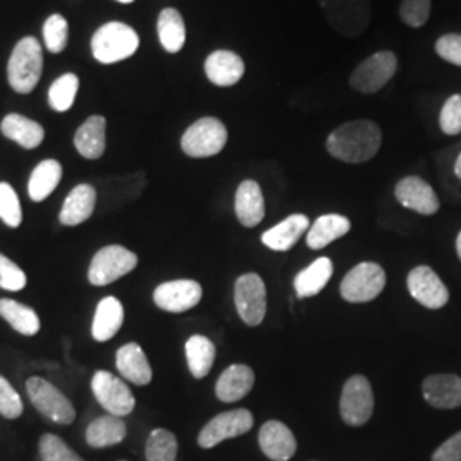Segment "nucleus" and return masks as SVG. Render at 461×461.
Returning a JSON list of instances; mask_svg holds the SVG:
<instances>
[{"label": "nucleus", "instance_id": "1", "mask_svg": "<svg viewBox=\"0 0 461 461\" xmlns=\"http://www.w3.org/2000/svg\"><path fill=\"white\" fill-rule=\"evenodd\" d=\"M383 142L381 129L371 120L347 122L330 133L327 150L339 161L348 165H361L371 161Z\"/></svg>", "mask_w": 461, "mask_h": 461}, {"label": "nucleus", "instance_id": "2", "mask_svg": "<svg viewBox=\"0 0 461 461\" xmlns=\"http://www.w3.org/2000/svg\"><path fill=\"white\" fill-rule=\"evenodd\" d=\"M41 72H43V53H41L40 41L33 36L23 38L9 59V66H7L9 84L17 93L28 95L36 87V84L41 77Z\"/></svg>", "mask_w": 461, "mask_h": 461}, {"label": "nucleus", "instance_id": "3", "mask_svg": "<svg viewBox=\"0 0 461 461\" xmlns=\"http://www.w3.org/2000/svg\"><path fill=\"white\" fill-rule=\"evenodd\" d=\"M140 45L139 34L129 24L108 23L91 40L95 59L101 64H116L132 57Z\"/></svg>", "mask_w": 461, "mask_h": 461}, {"label": "nucleus", "instance_id": "4", "mask_svg": "<svg viewBox=\"0 0 461 461\" xmlns=\"http://www.w3.org/2000/svg\"><path fill=\"white\" fill-rule=\"evenodd\" d=\"M26 390L34 409L55 424L68 426L76 420V409L55 384L40 376L26 381Z\"/></svg>", "mask_w": 461, "mask_h": 461}, {"label": "nucleus", "instance_id": "5", "mask_svg": "<svg viewBox=\"0 0 461 461\" xmlns=\"http://www.w3.org/2000/svg\"><path fill=\"white\" fill-rule=\"evenodd\" d=\"M330 26L348 38L367 30L371 21V0H318Z\"/></svg>", "mask_w": 461, "mask_h": 461}, {"label": "nucleus", "instance_id": "6", "mask_svg": "<svg viewBox=\"0 0 461 461\" xmlns=\"http://www.w3.org/2000/svg\"><path fill=\"white\" fill-rule=\"evenodd\" d=\"M228 129L214 116L200 118L183 133V152L190 158H211L226 148Z\"/></svg>", "mask_w": 461, "mask_h": 461}, {"label": "nucleus", "instance_id": "7", "mask_svg": "<svg viewBox=\"0 0 461 461\" xmlns=\"http://www.w3.org/2000/svg\"><path fill=\"white\" fill-rule=\"evenodd\" d=\"M139 264L137 255L120 245L101 248L89 265L87 279L93 285H108L131 274Z\"/></svg>", "mask_w": 461, "mask_h": 461}, {"label": "nucleus", "instance_id": "8", "mask_svg": "<svg viewBox=\"0 0 461 461\" xmlns=\"http://www.w3.org/2000/svg\"><path fill=\"white\" fill-rule=\"evenodd\" d=\"M375 412V395L371 383L363 375L347 379L340 396V417L350 428L367 424Z\"/></svg>", "mask_w": 461, "mask_h": 461}, {"label": "nucleus", "instance_id": "9", "mask_svg": "<svg viewBox=\"0 0 461 461\" xmlns=\"http://www.w3.org/2000/svg\"><path fill=\"white\" fill-rule=\"evenodd\" d=\"M386 285V274L383 267L375 262L356 265L340 284V296L347 303H369L383 293Z\"/></svg>", "mask_w": 461, "mask_h": 461}, {"label": "nucleus", "instance_id": "10", "mask_svg": "<svg viewBox=\"0 0 461 461\" xmlns=\"http://www.w3.org/2000/svg\"><path fill=\"white\" fill-rule=\"evenodd\" d=\"M398 60L395 53L383 50L369 59H366L350 76V86L352 89L363 93V95H373L383 89L386 84L392 81L396 74Z\"/></svg>", "mask_w": 461, "mask_h": 461}, {"label": "nucleus", "instance_id": "11", "mask_svg": "<svg viewBox=\"0 0 461 461\" xmlns=\"http://www.w3.org/2000/svg\"><path fill=\"white\" fill-rule=\"evenodd\" d=\"M234 304L248 327L262 325L267 314V289L258 274H245L236 280Z\"/></svg>", "mask_w": 461, "mask_h": 461}, {"label": "nucleus", "instance_id": "12", "mask_svg": "<svg viewBox=\"0 0 461 461\" xmlns=\"http://www.w3.org/2000/svg\"><path fill=\"white\" fill-rule=\"evenodd\" d=\"M91 390L99 405L112 415L125 417L131 415L135 409V396L131 388L125 384V381H122L108 371L95 373L91 381Z\"/></svg>", "mask_w": 461, "mask_h": 461}, {"label": "nucleus", "instance_id": "13", "mask_svg": "<svg viewBox=\"0 0 461 461\" xmlns=\"http://www.w3.org/2000/svg\"><path fill=\"white\" fill-rule=\"evenodd\" d=\"M253 415L247 409H234L215 415L198 434V446L211 449L226 439L247 434L253 428Z\"/></svg>", "mask_w": 461, "mask_h": 461}, {"label": "nucleus", "instance_id": "14", "mask_svg": "<svg viewBox=\"0 0 461 461\" xmlns=\"http://www.w3.org/2000/svg\"><path fill=\"white\" fill-rule=\"evenodd\" d=\"M407 289L419 304L429 310H441L449 301V291L445 282L428 265L413 268L407 277Z\"/></svg>", "mask_w": 461, "mask_h": 461}, {"label": "nucleus", "instance_id": "15", "mask_svg": "<svg viewBox=\"0 0 461 461\" xmlns=\"http://www.w3.org/2000/svg\"><path fill=\"white\" fill-rule=\"evenodd\" d=\"M154 303L167 313H185L195 308L202 299V285L197 280H169L156 287Z\"/></svg>", "mask_w": 461, "mask_h": 461}, {"label": "nucleus", "instance_id": "16", "mask_svg": "<svg viewBox=\"0 0 461 461\" xmlns=\"http://www.w3.org/2000/svg\"><path fill=\"white\" fill-rule=\"evenodd\" d=\"M395 198L398 203L417 214H436L441 202L426 180L419 176H405L396 183Z\"/></svg>", "mask_w": 461, "mask_h": 461}, {"label": "nucleus", "instance_id": "17", "mask_svg": "<svg viewBox=\"0 0 461 461\" xmlns=\"http://www.w3.org/2000/svg\"><path fill=\"white\" fill-rule=\"evenodd\" d=\"M258 445L272 461H287L294 456L297 441L293 430L280 420L265 422L258 432Z\"/></svg>", "mask_w": 461, "mask_h": 461}, {"label": "nucleus", "instance_id": "18", "mask_svg": "<svg viewBox=\"0 0 461 461\" xmlns=\"http://www.w3.org/2000/svg\"><path fill=\"white\" fill-rule=\"evenodd\" d=\"M422 393L434 409H458L461 407V378L458 375H430L422 383Z\"/></svg>", "mask_w": 461, "mask_h": 461}, {"label": "nucleus", "instance_id": "19", "mask_svg": "<svg viewBox=\"0 0 461 461\" xmlns=\"http://www.w3.org/2000/svg\"><path fill=\"white\" fill-rule=\"evenodd\" d=\"M234 211L241 226L255 228L265 217V198L262 186L255 180L240 183L234 198Z\"/></svg>", "mask_w": 461, "mask_h": 461}, {"label": "nucleus", "instance_id": "20", "mask_svg": "<svg viewBox=\"0 0 461 461\" xmlns=\"http://www.w3.org/2000/svg\"><path fill=\"white\" fill-rule=\"evenodd\" d=\"M205 74L215 86L230 87L240 83L245 76V62L234 51L217 50L205 60Z\"/></svg>", "mask_w": 461, "mask_h": 461}, {"label": "nucleus", "instance_id": "21", "mask_svg": "<svg viewBox=\"0 0 461 461\" xmlns=\"http://www.w3.org/2000/svg\"><path fill=\"white\" fill-rule=\"evenodd\" d=\"M255 384V373L245 364H232L217 379L215 396L224 403L243 400Z\"/></svg>", "mask_w": 461, "mask_h": 461}, {"label": "nucleus", "instance_id": "22", "mask_svg": "<svg viewBox=\"0 0 461 461\" xmlns=\"http://www.w3.org/2000/svg\"><path fill=\"white\" fill-rule=\"evenodd\" d=\"M310 230V219L304 214H293L285 217L277 226L265 230L262 243L274 251H289Z\"/></svg>", "mask_w": 461, "mask_h": 461}, {"label": "nucleus", "instance_id": "23", "mask_svg": "<svg viewBox=\"0 0 461 461\" xmlns=\"http://www.w3.org/2000/svg\"><path fill=\"white\" fill-rule=\"evenodd\" d=\"M116 369L123 378L137 386H146L152 381V367L146 357V352L135 342L118 348Z\"/></svg>", "mask_w": 461, "mask_h": 461}, {"label": "nucleus", "instance_id": "24", "mask_svg": "<svg viewBox=\"0 0 461 461\" xmlns=\"http://www.w3.org/2000/svg\"><path fill=\"white\" fill-rule=\"evenodd\" d=\"M95 205H96V190L87 183L77 185L67 195L59 219L64 226H79L93 215Z\"/></svg>", "mask_w": 461, "mask_h": 461}, {"label": "nucleus", "instance_id": "25", "mask_svg": "<svg viewBox=\"0 0 461 461\" xmlns=\"http://www.w3.org/2000/svg\"><path fill=\"white\" fill-rule=\"evenodd\" d=\"M125 312L122 303L113 296L103 297L93 318V337L96 342H108L122 329Z\"/></svg>", "mask_w": 461, "mask_h": 461}, {"label": "nucleus", "instance_id": "26", "mask_svg": "<svg viewBox=\"0 0 461 461\" xmlns=\"http://www.w3.org/2000/svg\"><path fill=\"white\" fill-rule=\"evenodd\" d=\"M76 149L86 159H98L106 148V120L91 116L77 129L74 137Z\"/></svg>", "mask_w": 461, "mask_h": 461}, {"label": "nucleus", "instance_id": "27", "mask_svg": "<svg viewBox=\"0 0 461 461\" xmlns=\"http://www.w3.org/2000/svg\"><path fill=\"white\" fill-rule=\"evenodd\" d=\"M350 230V221L346 215L325 214L318 217L306 232V245L312 249L329 247L339 238H344Z\"/></svg>", "mask_w": 461, "mask_h": 461}, {"label": "nucleus", "instance_id": "28", "mask_svg": "<svg viewBox=\"0 0 461 461\" xmlns=\"http://www.w3.org/2000/svg\"><path fill=\"white\" fill-rule=\"evenodd\" d=\"M127 436V424L122 417L103 415L95 419L86 429V443L91 447H110L120 445Z\"/></svg>", "mask_w": 461, "mask_h": 461}, {"label": "nucleus", "instance_id": "29", "mask_svg": "<svg viewBox=\"0 0 461 461\" xmlns=\"http://www.w3.org/2000/svg\"><path fill=\"white\" fill-rule=\"evenodd\" d=\"M333 276V264L327 257L316 258L313 264L301 270L294 279V291L299 299L320 294Z\"/></svg>", "mask_w": 461, "mask_h": 461}, {"label": "nucleus", "instance_id": "30", "mask_svg": "<svg viewBox=\"0 0 461 461\" xmlns=\"http://www.w3.org/2000/svg\"><path fill=\"white\" fill-rule=\"evenodd\" d=\"M0 131L24 149L38 148L45 139V131L38 122L17 113L5 116L0 123Z\"/></svg>", "mask_w": 461, "mask_h": 461}, {"label": "nucleus", "instance_id": "31", "mask_svg": "<svg viewBox=\"0 0 461 461\" xmlns=\"http://www.w3.org/2000/svg\"><path fill=\"white\" fill-rule=\"evenodd\" d=\"M185 352L192 376L197 379L205 378L211 373L215 361V346L212 340L203 335H192L185 344Z\"/></svg>", "mask_w": 461, "mask_h": 461}, {"label": "nucleus", "instance_id": "32", "mask_svg": "<svg viewBox=\"0 0 461 461\" xmlns=\"http://www.w3.org/2000/svg\"><path fill=\"white\" fill-rule=\"evenodd\" d=\"M0 316L16 330L17 333L33 337L40 331V316L33 308L14 301V299H0Z\"/></svg>", "mask_w": 461, "mask_h": 461}, {"label": "nucleus", "instance_id": "33", "mask_svg": "<svg viewBox=\"0 0 461 461\" xmlns=\"http://www.w3.org/2000/svg\"><path fill=\"white\" fill-rule=\"evenodd\" d=\"M62 180V166L55 159L41 161L36 166L30 176L28 183V194L33 202H41L53 194V190L59 186Z\"/></svg>", "mask_w": 461, "mask_h": 461}, {"label": "nucleus", "instance_id": "34", "mask_svg": "<svg viewBox=\"0 0 461 461\" xmlns=\"http://www.w3.org/2000/svg\"><path fill=\"white\" fill-rule=\"evenodd\" d=\"M158 34L163 49L167 53H178L185 47V40H186L185 21L176 9L167 7L165 11H161V14L158 17Z\"/></svg>", "mask_w": 461, "mask_h": 461}, {"label": "nucleus", "instance_id": "35", "mask_svg": "<svg viewBox=\"0 0 461 461\" xmlns=\"http://www.w3.org/2000/svg\"><path fill=\"white\" fill-rule=\"evenodd\" d=\"M178 456V439L166 429H154L146 441V460L175 461Z\"/></svg>", "mask_w": 461, "mask_h": 461}, {"label": "nucleus", "instance_id": "36", "mask_svg": "<svg viewBox=\"0 0 461 461\" xmlns=\"http://www.w3.org/2000/svg\"><path fill=\"white\" fill-rule=\"evenodd\" d=\"M79 79L76 74H64L51 84L49 93L50 106L55 112H68L76 101Z\"/></svg>", "mask_w": 461, "mask_h": 461}, {"label": "nucleus", "instance_id": "37", "mask_svg": "<svg viewBox=\"0 0 461 461\" xmlns=\"http://www.w3.org/2000/svg\"><path fill=\"white\" fill-rule=\"evenodd\" d=\"M41 461H84L66 441L55 434H43L38 443Z\"/></svg>", "mask_w": 461, "mask_h": 461}, {"label": "nucleus", "instance_id": "38", "mask_svg": "<svg viewBox=\"0 0 461 461\" xmlns=\"http://www.w3.org/2000/svg\"><path fill=\"white\" fill-rule=\"evenodd\" d=\"M0 219L9 228H19L23 221L21 202L9 183H0Z\"/></svg>", "mask_w": 461, "mask_h": 461}, {"label": "nucleus", "instance_id": "39", "mask_svg": "<svg viewBox=\"0 0 461 461\" xmlns=\"http://www.w3.org/2000/svg\"><path fill=\"white\" fill-rule=\"evenodd\" d=\"M43 38L45 45L51 53H60L67 47V38H68V24L66 17L60 14H53L45 21L43 26Z\"/></svg>", "mask_w": 461, "mask_h": 461}, {"label": "nucleus", "instance_id": "40", "mask_svg": "<svg viewBox=\"0 0 461 461\" xmlns=\"http://www.w3.org/2000/svg\"><path fill=\"white\" fill-rule=\"evenodd\" d=\"M28 284V277L24 270L14 264L11 258L0 253V289L17 293L24 289Z\"/></svg>", "mask_w": 461, "mask_h": 461}, {"label": "nucleus", "instance_id": "41", "mask_svg": "<svg viewBox=\"0 0 461 461\" xmlns=\"http://www.w3.org/2000/svg\"><path fill=\"white\" fill-rule=\"evenodd\" d=\"M398 13L409 28H422L430 16V0H402Z\"/></svg>", "mask_w": 461, "mask_h": 461}, {"label": "nucleus", "instance_id": "42", "mask_svg": "<svg viewBox=\"0 0 461 461\" xmlns=\"http://www.w3.org/2000/svg\"><path fill=\"white\" fill-rule=\"evenodd\" d=\"M24 405L23 400L13 388V384L0 375V415L4 419L14 420L23 415Z\"/></svg>", "mask_w": 461, "mask_h": 461}, {"label": "nucleus", "instance_id": "43", "mask_svg": "<svg viewBox=\"0 0 461 461\" xmlns=\"http://www.w3.org/2000/svg\"><path fill=\"white\" fill-rule=\"evenodd\" d=\"M439 127L446 135L461 133V95L446 99L439 113Z\"/></svg>", "mask_w": 461, "mask_h": 461}, {"label": "nucleus", "instance_id": "44", "mask_svg": "<svg viewBox=\"0 0 461 461\" xmlns=\"http://www.w3.org/2000/svg\"><path fill=\"white\" fill-rule=\"evenodd\" d=\"M436 53L446 62L461 67V34L451 33L441 36L436 41Z\"/></svg>", "mask_w": 461, "mask_h": 461}, {"label": "nucleus", "instance_id": "45", "mask_svg": "<svg viewBox=\"0 0 461 461\" xmlns=\"http://www.w3.org/2000/svg\"><path fill=\"white\" fill-rule=\"evenodd\" d=\"M432 461H461V430L434 451Z\"/></svg>", "mask_w": 461, "mask_h": 461}, {"label": "nucleus", "instance_id": "46", "mask_svg": "<svg viewBox=\"0 0 461 461\" xmlns=\"http://www.w3.org/2000/svg\"><path fill=\"white\" fill-rule=\"evenodd\" d=\"M453 171H455V176H456V178L461 182V152L458 154L456 161H455V167H453Z\"/></svg>", "mask_w": 461, "mask_h": 461}, {"label": "nucleus", "instance_id": "47", "mask_svg": "<svg viewBox=\"0 0 461 461\" xmlns=\"http://www.w3.org/2000/svg\"><path fill=\"white\" fill-rule=\"evenodd\" d=\"M456 253H458V258L461 260V230L458 238H456Z\"/></svg>", "mask_w": 461, "mask_h": 461}, {"label": "nucleus", "instance_id": "48", "mask_svg": "<svg viewBox=\"0 0 461 461\" xmlns=\"http://www.w3.org/2000/svg\"><path fill=\"white\" fill-rule=\"evenodd\" d=\"M116 2H122V4H132L133 0H116Z\"/></svg>", "mask_w": 461, "mask_h": 461}, {"label": "nucleus", "instance_id": "49", "mask_svg": "<svg viewBox=\"0 0 461 461\" xmlns=\"http://www.w3.org/2000/svg\"><path fill=\"white\" fill-rule=\"evenodd\" d=\"M122 461H125V460H122Z\"/></svg>", "mask_w": 461, "mask_h": 461}]
</instances>
